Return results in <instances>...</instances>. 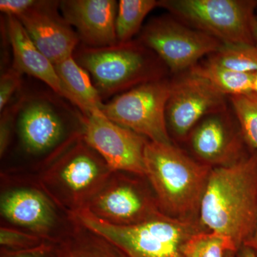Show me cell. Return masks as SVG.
Listing matches in <instances>:
<instances>
[{
  "label": "cell",
  "mask_w": 257,
  "mask_h": 257,
  "mask_svg": "<svg viewBox=\"0 0 257 257\" xmlns=\"http://www.w3.org/2000/svg\"><path fill=\"white\" fill-rule=\"evenodd\" d=\"M199 214L202 227L246 246L257 227V151L211 169Z\"/></svg>",
  "instance_id": "obj_1"
},
{
  "label": "cell",
  "mask_w": 257,
  "mask_h": 257,
  "mask_svg": "<svg viewBox=\"0 0 257 257\" xmlns=\"http://www.w3.org/2000/svg\"><path fill=\"white\" fill-rule=\"evenodd\" d=\"M13 102L14 133L27 155L44 157L39 165L83 137L85 115L52 91L20 92Z\"/></svg>",
  "instance_id": "obj_2"
},
{
  "label": "cell",
  "mask_w": 257,
  "mask_h": 257,
  "mask_svg": "<svg viewBox=\"0 0 257 257\" xmlns=\"http://www.w3.org/2000/svg\"><path fill=\"white\" fill-rule=\"evenodd\" d=\"M145 177L164 214L194 219L212 167L193 160L172 143L147 142Z\"/></svg>",
  "instance_id": "obj_3"
},
{
  "label": "cell",
  "mask_w": 257,
  "mask_h": 257,
  "mask_svg": "<svg viewBox=\"0 0 257 257\" xmlns=\"http://www.w3.org/2000/svg\"><path fill=\"white\" fill-rule=\"evenodd\" d=\"M39 167L35 183L67 216L87 210L113 172L83 137Z\"/></svg>",
  "instance_id": "obj_4"
},
{
  "label": "cell",
  "mask_w": 257,
  "mask_h": 257,
  "mask_svg": "<svg viewBox=\"0 0 257 257\" xmlns=\"http://www.w3.org/2000/svg\"><path fill=\"white\" fill-rule=\"evenodd\" d=\"M73 57L90 75L102 99L164 79L167 70L160 57L138 40L102 47L80 44Z\"/></svg>",
  "instance_id": "obj_5"
},
{
  "label": "cell",
  "mask_w": 257,
  "mask_h": 257,
  "mask_svg": "<svg viewBox=\"0 0 257 257\" xmlns=\"http://www.w3.org/2000/svg\"><path fill=\"white\" fill-rule=\"evenodd\" d=\"M69 217L105 238L126 257H184L183 248L187 240L203 230L199 221L164 213L143 224L126 226L109 224L88 210Z\"/></svg>",
  "instance_id": "obj_6"
},
{
  "label": "cell",
  "mask_w": 257,
  "mask_h": 257,
  "mask_svg": "<svg viewBox=\"0 0 257 257\" xmlns=\"http://www.w3.org/2000/svg\"><path fill=\"white\" fill-rule=\"evenodd\" d=\"M159 7L223 44L255 45L252 35L257 10L255 0H160Z\"/></svg>",
  "instance_id": "obj_7"
},
{
  "label": "cell",
  "mask_w": 257,
  "mask_h": 257,
  "mask_svg": "<svg viewBox=\"0 0 257 257\" xmlns=\"http://www.w3.org/2000/svg\"><path fill=\"white\" fill-rule=\"evenodd\" d=\"M170 90L171 81L165 78L145 83L114 96L101 111L113 122L149 141L172 143L166 120Z\"/></svg>",
  "instance_id": "obj_8"
},
{
  "label": "cell",
  "mask_w": 257,
  "mask_h": 257,
  "mask_svg": "<svg viewBox=\"0 0 257 257\" xmlns=\"http://www.w3.org/2000/svg\"><path fill=\"white\" fill-rule=\"evenodd\" d=\"M138 41L153 51L173 73H184L222 45L217 39L191 28L172 15L150 20Z\"/></svg>",
  "instance_id": "obj_9"
},
{
  "label": "cell",
  "mask_w": 257,
  "mask_h": 257,
  "mask_svg": "<svg viewBox=\"0 0 257 257\" xmlns=\"http://www.w3.org/2000/svg\"><path fill=\"white\" fill-rule=\"evenodd\" d=\"M143 178L146 177L113 172L87 210L98 219L116 226H134L156 217L163 212L152 187Z\"/></svg>",
  "instance_id": "obj_10"
},
{
  "label": "cell",
  "mask_w": 257,
  "mask_h": 257,
  "mask_svg": "<svg viewBox=\"0 0 257 257\" xmlns=\"http://www.w3.org/2000/svg\"><path fill=\"white\" fill-rule=\"evenodd\" d=\"M226 97L207 80L189 72L171 81L166 106L169 133L179 140L189 138L206 116L227 109Z\"/></svg>",
  "instance_id": "obj_11"
},
{
  "label": "cell",
  "mask_w": 257,
  "mask_h": 257,
  "mask_svg": "<svg viewBox=\"0 0 257 257\" xmlns=\"http://www.w3.org/2000/svg\"><path fill=\"white\" fill-rule=\"evenodd\" d=\"M83 138L102 157L112 172L145 177L147 139L113 122L103 114L86 116Z\"/></svg>",
  "instance_id": "obj_12"
},
{
  "label": "cell",
  "mask_w": 257,
  "mask_h": 257,
  "mask_svg": "<svg viewBox=\"0 0 257 257\" xmlns=\"http://www.w3.org/2000/svg\"><path fill=\"white\" fill-rule=\"evenodd\" d=\"M59 10L60 1L37 0L30 10L15 17L35 46L54 64L73 55L81 44Z\"/></svg>",
  "instance_id": "obj_13"
},
{
  "label": "cell",
  "mask_w": 257,
  "mask_h": 257,
  "mask_svg": "<svg viewBox=\"0 0 257 257\" xmlns=\"http://www.w3.org/2000/svg\"><path fill=\"white\" fill-rule=\"evenodd\" d=\"M57 208L36 184L13 187L2 193L1 215L25 231L52 241L61 224Z\"/></svg>",
  "instance_id": "obj_14"
},
{
  "label": "cell",
  "mask_w": 257,
  "mask_h": 257,
  "mask_svg": "<svg viewBox=\"0 0 257 257\" xmlns=\"http://www.w3.org/2000/svg\"><path fill=\"white\" fill-rule=\"evenodd\" d=\"M226 112L227 109L206 116L189 136L194 155L210 167L231 165L252 152H245L247 144Z\"/></svg>",
  "instance_id": "obj_15"
},
{
  "label": "cell",
  "mask_w": 257,
  "mask_h": 257,
  "mask_svg": "<svg viewBox=\"0 0 257 257\" xmlns=\"http://www.w3.org/2000/svg\"><path fill=\"white\" fill-rule=\"evenodd\" d=\"M118 3L115 0H63L61 14L75 30L81 45L89 47L117 43L115 21Z\"/></svg>",
  "instance_id": "obj_16"
},
{
  "label": "cell",
  "mask_w": 257,
  "mask_h": 257,
  "mask_svg": "<svg viewBox=\"0 0 257 257\" xmlns=\"http://www.w3.org/2000/svg\"><path fill=\"white\" fill-rule=\"evenodd\" d=\"M4 32L13 51V68L46 84L50 90L75 105L72 96L64 87L55 64L42 53L32 41L18 19L6 15Z\"/></svg>",
  "instance_id": "obj_17"
},
{
  "label": "cell",
  "mask_w": 257,
  "mask_h": 257,
  "mask_svg": "<svg viewBox=\"0 0 257 257\" xmlns=\"http://www.w3.org/2000/svg\"><path fill=\"white\" fill-rule=\"evenodd\" d=\"M69 219V227L52 241V257H126L105 238Z\"/></svg>",
  "instance_id": "obj_18"
},
{
  "label": "cell",
  "mask_w": 257,
  "mask_h": 257,
  "mask_svg": "<svg viewBox=\"0 0 257 257\" xmlns=\"http://www.w3.org/2000/svg\"><path fill=\"white\" fill-rule=\"evenodd\" d=\"M55 67L64 87L83 114H102L103 99L90 75L76 62L73 55L55 64Z\"/></svg>",
  "instance_id": "obj_19"
},
{
  "label": "cell",
  "mask_w": 257,
  "mask_h": 257,
  "mask_svg": "<svg viewBox=\"0 0 257 257\" xmlns=\"http://www.w3.org/2000/svg\"><path fill=\"white\" fill-rule=\"evenodd\" d=\"M188 72L210 83L213 87L227 96L252 92L255 74L241 73L226 68L208 58L199 62Z\"/></svg>",
  "instance_id": "obj_20"
},
{
  "label": "cell",
  "mask_w": 257,
  "mask_h": 257,
  "mask_svg": "<svg viewBox=\"0 0 257 257\" xmlns=\"http://www.w3.org/2000/svg\"><path fill=\"white\" fill-rule=\"evenodd\" d=\"M157 7V0H120L115 21L117 42L132 41L141 32L144 20Z\"/></svg>",
  "instance_id": "obj_21"
},
{
  "label": "cell",
  "mask_w": 257,
  "mask_h": 257,
  "mask_svg": "<svg viewBox=\"0 0 257 257\" xmlns=\"http://www.w3.org/2000/svg\"><path fill=\"white\" fill-rule=\"evenodd\" d=\"M239 251L232 239L216 231L204 230L192 236L184 244V257H226Z\"/></svg>",
  "instance_id": "obj_22"
},
{
  "label": "cell",
  "mask_w": 257,
  "mask_h": 257,
  "mask_svg": "<svg viewBox=\"0 0 257 257\" xmlns=\"http://www.w3.org/2000/svg\"><path fill=\"white\" fill-rule=\"evenodd\" d=\"M209 60L241 73H257V46L249 44H222Z\"/></svg>",
  "instance_id": "obj_23"
},
{
  "label": "cell",
  "mask_w": 257,
  "mask_h": 257,
  "mask_svg": "<svg viewBox=\"0 0 257 257\" xmlns=\"http://www.w3.org/2000/svg\"><path fill=\"white\" fill-rule=\"evenodd\" d=\"M229 99L245 142L257 151V94L250 92Z\"/></svg>",
  "instance_id": "obj_24"
},
{
  "label": "cell",
  "mask_w": 257,
  "mask_h": 257,
  "mask_svg": "<svg viewBox=\"0 0 257 257\" xmlns=\"http://www.w3.org/2000/svg\"><path fill=\"white\" fill-rule=\"evenodd\" d=\"M48 240L39 235L17 228L2 225L0 228V245L10 250H25L37 247Z\"/></svg>",
  "instance_id": "obj_25"
},
{
  "label": "cell",
  "mask_w": 257,
  "mask_h": 257,
  "mask_svg": "<svg viewBox=\"0 0 257 257\" xmlns=\"http://www.w3.org/2000/svg\"><path fill=\"white\" fill-rule=\"evenodd\" d=\"M23 84V74L13 68L7 69L0 77V111H3L12 101L15 93L20 90Z\"/></svg>",
  "instance_id": "obj_26"
},
{
  "label": "cell",
  "mask_w": 257,
  "mask_h": 257,
  "mask_svg": "<svg viewBox=\"0 0 257 257\" xmlns=\"http://www.w3.org/2000/svg\"><path fill=\"white\" fill-rule=\"evenodd\" d=\"M15 125V104L13 100L1 111L0 118V157L8 152L13 140Z\"/></svg>",
  "instance_id": "obj_27"
},
{
  "label": "cell",
  "mask_w": 257,
  "mask_h": 257,
  "mask_svg": "<svg viewBox=\"0 0 257 257\" xmlns=\"http://www.w3.org/2000/svg\"><path fill=\"white\" fill-rule=\"evenodd\" d=\"M53 251V243L52 241H47L30 249L10 250L1 247L0 257H52Z\"/></svg>",
  "instance_id": "obj_28"
},
{
  "label": "cell",
  "mask_w": 257,
  "mask_h": 257,
  "mask_svg": "<svg viewBox=\"0 0 257 257\" xmlns=\"http://www.w3.org/2000/svg\"><path fill=\"white\" fill-rule=\"evenodd\" d=\"M37 0H1L0 11L5 15L18 17L32 8Z\"/></svg>",
  "instance_id": "obj_29"
},
{
  "label": "cell",
  "mask_w": 257,
  "mask_h": 257,
  "mask_svg": "<svg viewBox=\"0 0 257 257\" xmlns=\"http://www.w3.org/2000/svg\"><path fill=\"white\" fill-rule=\"evenodd\" d=\"M236 257H257V255L251 248L243 246L236 253Z\"/></svg>",
  "instance_id": "obj_30"
},
{
  "label": "cell",
  "mask_w": 257,
  "mask_h": 257,
  "mask_svg": "<svg viewBox=\"0 0 257 257\" xmlns=\"http://www.w3.org/2000/svg\"><path fill=\"white\" fill-rule=\"evenodd\" d=\"M244 246H248V247L251 248L257 255V227L253 237Z\"/></svg>",
  "instance_id": "obj_31"
},
{
  "label": "cell",
  "mask_w": 257,
  "mask_h": 257,
  "mask_svg": "<svg viewBox=\"0 0 257 257\" xmlns=\"http://www.w3.org/2000/svg\"><path fill=\"white\" fill-rule=\"evenodd\" d=\"M252 35L253 42H254L255 45L257 46V15L255 16L253 19V25H252Z\"/></svg>",
  "instance_id": "obj_32"
},
{
  "label": "cell",
  "mask_w": 257,
  "mask_h": 257,
  "mask_svg": "<svg viewBox=\"0 0 257 257\" xmlns=\"http://www.w3.org/2000/svg\"><path fill=\"white\" fill-rule=\"evenodd\" d=\"M252 92L257 94V73L255 74L254 77H253Z\"/></svg>",
  "instance_id": "obj_33"
},
{
  "label": "cell",
  "mask_w": 257,
  "mask_h": 257,
  "mask_svg": "<svg viewBox=\"0 0 257 257\" xmlns=\"http://www.w3.org/2000/svg\"><path fill=\"white\" fill-rule=\"evenodd\" d=\"M229 257H236V253H230Z\"/></svg>",
  "instance_id": "obj_34"
}]
</instances>
